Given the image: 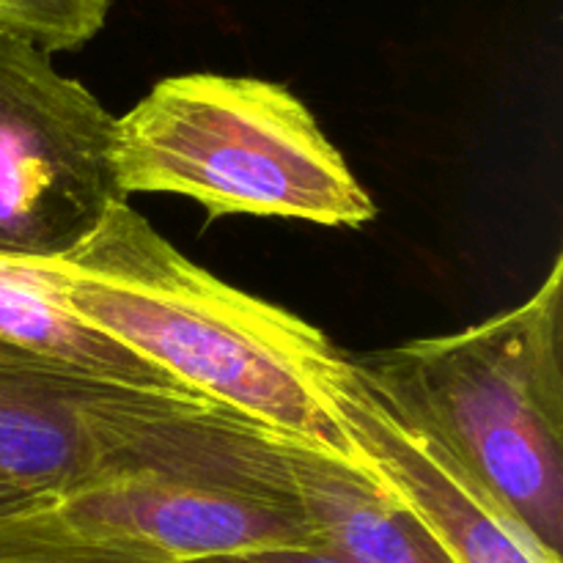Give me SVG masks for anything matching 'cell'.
<instances>
[{
  "label": "cell",
  "mask_w": 563,
  "mask_h": 563,
  "mask_svg": "<svg viewBox=\"0 0 563 563\" xmlns=\"http://www.w3.org/2000/svg\"><path fill=\"white\" fill-rule=\"evenodd\" d=\"M115 115L49 55L0 33V256L58 262L113 203Z\"/></svg>",
  "instance_id": "cell-5"
},
{
  "label": "cell",
  "mask_w": 563,
  "mask_h": 563,
  "mask_svg": "<svg viewBox=\"0 0 563 563\" xmlns=\"http://www.w3.org/2000/svg\"><path fill=\"white\" fill-rule=\"evenodd\" d=\"M82 531L181 563L317 550L278 432L212 405L135 465L58 500Z\"/></svg>",
  "instance_id": "cell-4"
},
{
  "label": "cell",
  "mask_w": 563,
  "mask_h": 563,
  "mask_svg": "<svg viewBox=\"0 0 563 563\" xmlns=\"http://www.w3.org/2000/svg\"><path fill=\"white\" fill-rule=\"evenodd\" d=\"M53 264L88 324L192 394L363 473L330 401L346 352L324 330L198 267L126 201Z\"/></svg>",
  "instance_id": "cell-1"
},
{
  "label": "cell",
  "mask_w": 563,
  "mask_h": 563,
  "mask_svg": "<svg viewBox=\"0 0 563 563\" xmlns=\"http://www.w3.org/2000/svg\"><path fill=\"white\" fill-rule=\"evenodd\" d=\"M317 550L339 563H456L432 531L372 476L278 434Z\"/></svg>",
  "instance_id": "cell-9"
},
{
  "label": "cell",
  "mask_w": 563,
  "mask_h": 563,
  "mask_svg": "<svg viewBox=\"0 0 563 563\" xmlns=\"http://www.w3.org/2000/svg\"><path fill=\"white\" fill-rule=\"evenodd\" d=\"M196 563H339L322 550H273V553L234 555V559H209Z\"/></svg>",
  "instance_id": "cell-13"
},
{
  "label": "cell",
  "mask_w": 563,
  "mask_h": 563,
  "mask_svg": "<svg viewBox=\"0 0 563 563\" xmlns=\"http://www.w3.org/2000/svg\"><path fill=\"white\" fill-rule=\"evenodd\" d=\"M58 504L55 498L42 493H33V489L20 487V484L9 482V478H0V517L9 515H22V511L44 509V506Z\"/></svg>",
  "instance_id": "cell-12"
},
{
  "label": "cell",
  "mask_w": 563,
  "mask_h": 563,
  "mask_svg": "<svg viewBox=\"0 0 563 563\" xmlns=\"http://www.w3.org/2000/svg\"><path fill=\"white\" fill-rule=\"evenodd\" d=\"M121 196L170 192L212 218L366 225L377 218L344 154L302 99L262 77L192 71L159 80L115 119Z\"/></svg>",
  "instance_id": "cell-3"
},
{
  "label": "cell",
  "mask_w": 563,
  "mask_h": 563,
  "mask_svg": "<svg viewBox=\"0 0 563 563\" xmlns=\"http://www.w3.org/2000/svg\"><path fill=\"white\" fill-rule=\"evenodd\" d=\"M330 401L366 476L405 504L456 563H563L434 438L427 423L374 388L346 352Z\"/></svg>",
  "instance_id": "cell-7"
},
{
  "label": "cell",
  "mask_w": 563,
  "mask_h": 563,
  "mask_svg": "<svg viewBox=\"0 0 563 563\" xmlns=\"http://www.w3.org/2000/svg\"><path fill=\"white\" fill-rule=\"evenodd\" d=\"M113 0H0V33L42 53H71L97 36Z\"/></svg>",
  "instance_id": "cell-11"
},
{
  "label": "cell",
  "mask_w": 563,
  "mask_h": 563,
  "mask_svg": "<svg viewBox=\"0 0 563 563\" xmlns=\"http://www.w3.org/2000/svg\"><path fill=\"white\" fill-rule=\"evenodd\" d=\"M363 377L563 559V256L520 306L449 335L352 355Z\"/></svg>",
  "instance_id": "cell-2"
},
{
  "label": "cell",
  "mask_w": 563,
  "mask_h": 563,
  "mask_svg": "<svg viewBox=\"0 0 563 563\" xmlns=\"http://www.w3.org/2000/svg\"><path fill=\"white\" fill-rule=\"evenodd\" d=\"M0 563H181L143 544L77 528L58 504L0 517Z\"/></svg>",
  "instance_id": "cell-10"
},
{
  "label": "cell",
  "mask_w": 563,
  "mask_h": 563,
  "mask_svg": "<svg viewBox=\"0 0 563 563\" xmlns=\"http://www.w3.org/2000/svg\"><path fill=\"white\" fill-rule=\"evenodd\" d=\"M209 405L99 383L0 341V478L64 500L143 460Z\"/></svg>",
  "instance_id": "cell-6"
},
{
  "label": "cell",
  "mask_w": 563,
  "mask_h": 563,
  "mask_svg": "<svg viewBox=\"0 0 563 563\" xmlns=\"http://www.w3.org/2000/svg\"><path fill=\"white\" fill-rule=\"evenodd\" d=\"M0 341L99 383L141 394L203 399L77 317L66 297L64 275L42 258L0 256Z\"/></svg>",
  "instance_id": "cell-8"
}]
</instances>
